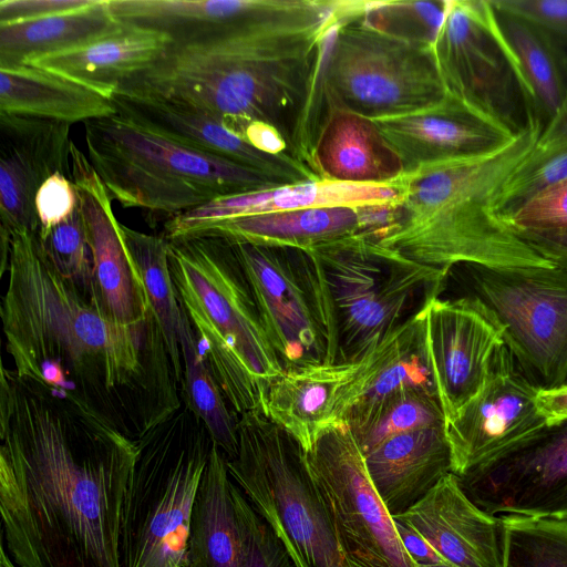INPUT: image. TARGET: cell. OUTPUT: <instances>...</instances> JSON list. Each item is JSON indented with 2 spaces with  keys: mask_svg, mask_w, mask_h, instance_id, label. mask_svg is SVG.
<instances>
[{
  "mask_svg": "<svg viewBox=\"0 0 567 567\" xmlns=\"http://www.w3.org/2000/svg\"><path fill=\"white\" fill-rule=\"evenodd\" d=\"M1 546L17 567H123L136 442L1 367Z\"/></svg>",
  "mask_w": 567,
  "mask_h": 567,
  "instance_id": "cell-1",
  "label": "cell"
},
{
  "mask_svg": "<svg viewBox=\"0 0 567 567\" xmlns=\"http://www.w3.org/2000/svg\"><path fill=\"white\" fill-rule=\"evenodd\" d=\"M0 315L14 373L87 409L137 442L181 406L178 381L153 317L109 319L54 268L38 231L12 234Z\"/></svg>",
  "mask_w": 567,
  "mask_h": 567,
  "instance_id": "cell-2",
  "label": "cell"
},
{
  "mask_svg": "<svg viewBox=\"0 0 567 567\" xmlns=\"http://www.w3.org/2000/svg\"><path fill=\"white\" fill-rule=\"evenodd\" d=\"M342 6L311 0L296 11L177 35L152 68L122 86L198 110L236 134L248 123L267 124L291 151Z\"/></svg>",
  "mask_w": 567,
  "mask_h": 567,
  "instance_id": "cell-3",
  "label": "cell"
},
{
  "mask_svg": "<svg viewBox=\"0 0 567 567\" xmlns=\"http://www.w3.org/2000/svg\"><path fill=\"white\" fill-rule=\"evenodd\" d=\"M543 125L530 115L508 143L481 155L444 161L403 174L402 199L388 227L371 239L415 262L452 270L557 267L499 214L504 185L535 150Z\"/></svg>",
  "mask_w": 567,
  "mask_h": 567,
  "instance_id": "cell-4",
  "label": "cell"
},
{
  "mask_svg": "<svg viewBox=\"0 0 567 567\" xmlns=\"http://www.w3.org/2000/svg\"><path fill=\"white\" fill-rule=\"evenodd\" d=\"M178 300L214 377L238 415L261 412L266 384L282 372L233 244L168 239Z\"/></svg>",
  "mask_w": 567,
  "mask_h": 567,
  "instance_id": "cell-5",
  "label": "cell"
},
{
  "mask_svg": "<svg viewBox=\"0 0 567 567\" xmlns=\"http://www.w3.org/2000/svg\"><path fill=\"white\" fill-rule=\"evenodd\" d=\"M89 161L112 199L168 219L215 198L281 184L227 158L185 146L118 112L84 123Z\"/></svg>",
  "mask_w": 567,
  "mask_h": 567,
  "instance_id": "cell-6",
  "label": "cell"
},
{
  "mask_svg": "<svg viewBox=\"0 0 567 567\" xmlns=\"http://www.w3.org/2000/svg\"><path fill=\"white\" fill-rule=\"evenodd\" d=\"M213 444L186 405L136 442L123 567H187L192 512Z\"/></svg>",
  "mask_w": 567,
  "mask_h": 567,
  "instance_id": "cell-7",
  "label": "cell"
},
{
  "mask_svg": "<svg viewBox=\"0 0 567 567\" xmlns=\"http://www.w3.org/2000/svg\"><path fill=\"white\" fill-rule=\"evenodd\" d=\"M227 468L295 567H351L305 451L262 412L239 415L238 449Z\"/></svg>",
  "mask_w": 567,
  "mask_h": 567,
  "instance_id": "cell-8",
  "label": "cell"
},
{
  "mask_svg": "<svg viewBox=\"0 0 567 567\" xmlns=\"http://www.w3.org/2000/svg\"><path fill=\"white\" fill-rule=\"evenodd\" d=\"M333 295L340 363L359 362L431 299L451 270L425 266L355 233L310 248Z\"/></svg>",
  "mask_w": 567,
  "mask_h": 567,
  "instance_id": "cell-9",
  "label": "cell"
},
{
  "mask_svg": "<svg viewBox=\"0 0 567 567\" xmlns=\"http://www.w3.org/2000/svg\"><path fill=\"white\" fill-rule=\"evenodd\" d=\"M282 371L340 363L338 312L311 249L233 243Z\"/></svg>",
  "mask_w": 567,
  "mask_h": 567,
  "instance_id": "cell-10",
  "label": "cell"
},
{
  "mask_svg": "<svg viewBox=\"0 0 567 567\" xmlns=\"http://www.w3.org/2000/svg\"><path fill=\"white\" fill-rule=\"evenodd\" d=\"M337 24L323 64L334 105L377 118L414 112L446 96L433 47L380 30L358 13Z\"/></svg>",
  "mask_w": 567,
  "mask_h": 567,
  "instance_id": "cell-11",
  "label": "cell"
},
{
  "mask_svg": "<svg viewBox=\"0 0 567 567\" xmlns=\"http://www.w3.org/2000/svg\"><path fill=\"white\" fill-rule=\"evenodd\" d=\"M463 267L525 374L540 389L567 383V270Z\"/></svg>",
  "mask_w": 567,
  "mask_h": 567,
  "instance_id": "cell-12",
  "label": "cell"
},
{
  "mask_svg": "<svg viewBox=\"0 0 567 567\" xmlns=\"http://www.w3.org/2000/svg\"><path fill=\"white\" fill-rule=\"evenodd\" d=\"M305 457L351 567H419L403 547L347 424L326 426Z\"/></svg>",
  "mask_w": 567,
  "mask_h": 567,
  "instance_id": "cell-13",
  "label": "cell"
},
{
  "mask_svg": "<svg viewBox=\"0 0 567 567\" xmlns=\"http://www.w3.org/2000/svg\"><path fill=\"white\" fill-rule=\"evenodd\" d=\"M446 93L517 134L533 113L493 27L489 0H447L433 44Z\"/></svg>",
  "mask_w": 567,
  "mask_h": 567,
  "instance_id": "cell-14",
  "label": "cell"
},
{
  "mask_svg": "<svg viewBox=\"0 0 567 567\" xmlns=\"http://www.w3.org/2000/svg\"><path fill=\"white\" fill-rule=\"evenodd\" d=\"M539 388L506 342L477 393L445 423L451 472L463 477L518 451L548 426L536 406Z\"/></svg>",
  "mask_w": 567,
  "mask_h": 567,
  "instance_id": "cell-15",
  "label": "cell"
},
{
  "mask_svg": "<svg viewBox=\"0 0 567 567\" xmlns=\"http://www.w3.org/2000/svg\"><path fill=\"white\" fill-rule=\"evenodd\" d=\"M424 309L427 352L446 423L483 385L505 332L494 312L472 295L436 297Z\"/></svg>",
  "mask_w": 567,
  "mask_h": 567,
  "instance_id": "cell-16",
  "label": "cell"
},
{
  "mask_svg": "<svg viewBox=\"0 0 567 567\" xmlns=\"http://www.w3.org/2000/svg\"><path fill=\"white\" fill-rule=\"evenodd\" d=\"M460 480L470 498L492 515L567 518V422Z\"/></svg>",
  "mask_w": 567,
  "mask_h": 567,
  "instance_id": "cell-17",
  "label": "cell"
},
{
  "mask_svg": "<svg viewBox=\"0 0 567 567\" xmlns=\"http://www.w3.org/2000/svg\"><path fill=\"white\" fill-rule=\"evenodd\" d=\"M71 162L92 256L94 302L117 324H144L152 312L121 224L113 213L112 198L87 156L74 143Z\"/></svg>",
  "mask_w": 567,
  "mask_h": 567,
  "instance_id": "cell-18",
  "label": "cell"
},
{
  "mask_svg": "<svg viewBox=\"0 0 567 567\" xmlns=\"http://www.w3.org/2000/svg\"><path fill=\"white\" fill-rule=\"evenodd\" d=\"M70 126L0 113V228L11 235L39 230V188L55 173L72 179Z\"/></svg>",
  "mask_w": 567,
  "mask_h": 567,
  "instance_id": "cell-19",
  "label": "cell"
},
{
  "mask_svg": "<svg viewBox=\"0 0 567 567\" xmlns=\"http://www.w3.org/2000/svg\"><path fill=\"white\" fill-rule=\"evenodd\" d=\"M112 101L116 112L166 137L265 173L281 184L318 179L297 158L261 152L219 120L187 105L127 86L120 87Z\"/></svg>",
  "mask_w": 567,
  "mask_h": 567,
  "instance_id": "cell-20",
  "label": "cell"
},
{
  "mask_svg": "<svg viewBox=\"0 0 567 567\" xmlns=\"http://www.w3.org/2000/svg\"><path fill=\"white\" fill-rule=\"evenodd\" d=\"M370 120L400 156L404 174L488 153L516 135L449 94L414 112Z\"/></svg>",
  "mask_w": 567,
  "mask_h": 567,
  "instance_id": "cell-21",
  "label": "cell"
},
{
  "mask_svg": "<svg viewBox=\"0 0 567 567\" xmlns=\"http://www.w3.org/2000/svg\"><path fill=\"white\" fill-rule=\"evenodd\" d=\"M393 518L422 536L453 567H504L501 517L476 505L452 472Z\"/></svg>",
  "mask_w": 567,
  "mask_h": 567,
  "instance_id": "cell-22",
  "label": "cell"
},
{
  "mask_svg": "<svg viewBox=\"0 0 567 567\" xmlns=\"http://www.w3.org/2000/svg\"><path fill=\"white\" fill-rule=\"evenodd\" d=\"M402 199L398 182L352 184L312 179L215 198L169 218L167 239L188 237L224 220L250 215L328 207H372L398 204Z\"/></svg>",
  "mask_w": 567,
  "mask_h": 567,
  "instance_id": "cell-23",
  "label": "cell"
},
{
  "mask_svg": "<svg viewBox=\"0 0 567 567\" xmlns=\"http://www.w3.org/2000/svg\"><path fill=\"white\" fill-rule=\"evenodd\" d=\"M424 307L359 361L354 377L336 399L330 424L351 425L385 399L406 389L436 393L426 346Z\"/></svg>",
  "mask_w": 567,
  "mask_h": 567,
  "instance_id": "cell-24",
  "label": "cell"
},
{
  "mask_svg": "<svg viewBox=\"0 0 567 567\" xmlns=\"http://www.w3.org/2000/svg\"><path fill=\"white\" fill-rule=\"evenodd\" d=\"M174 38L164 31L120 21L117 27L80 47L29 60L112 100L118 89L152 68Z\"/></svg>",
  "mask_w": 567,
  "mask_h": 567,
  "instance_id": "cell-25",
  "label": "cell"
},
{
  "mask_svg": "<svg viewBox=\"0 0 567 567\" xmlns=\"http://www.w3.org/2000/svg\"><path fill=\"white\" fill-rule=\"evenodd\" d=\"M308 167L317 178L352 184H390L404 174L400 156L372 120L331 102Z\"/></svg>",
  "mask_w": 567,
  "mask_h": 567,
  "instance_id": "cell-26",
  "label": "cell"
},
{
  "mask_svg": "<svg viewBox=\"0 0 567 567\" xmlns=\"http://www.w3.org/2000/svg\"><path fill=\"white\" fill-rule=\"evenodd\" d=\"M364 461L388 512L401 515L451 473L445 424L392 436L367 453Z\"/></svg>",
  "mask_w": 567,
  "mask_h": 567,
  "instance_id": "cell-27",
  "label": "cell"
},
{
  "mask_svg": "<svg viewBox=\"0 0 567 567\" xmlns=\"http://www.w3.org/2000/svg\"><path fill=\"white\" fill-rule=\"evenodd\" d=\"M359 365L344 362L282 371L266 384L261 412L307 452L330 424L336 399Z\"/></svg>",
  "mask_w": 567,
  "mask_h": 567,
  "instance_id": "cell-28",
  "label": "cell"
},
{
  "mask_svg": "<svg viewBox=\"0 0 567 567\" xmlns=\"http://www.w3.org/2000/svg\"><path fill=\"white\" fill-rule=\"evenodd\" d=\"M492 8L495 33L528 110L544 128L559 114L567 96V54L535 25Z\"/></svg>",
  "mask_w": 567,
  "mask_h": 567,
  "instance_id": "cell-29",
  "label": "cell"
},
{
  "mask_svg": "<svg viewBox=\"0 0 567 567\" xmlns=\"http://www.w3.org/2000/svg\"><path fill=\"white\" fill-rule=\"evenodd\" d=\"M0 113L73 124L116 113L111 99L30 64L0 66Z\"/></svg>",
  "mask_w": 567,
  "mask_h": 567,
  "instance_id": "cell-30",
  "label": "cell"
},
{
  "mask_svg": "<svg viewBox=\"0 0 567 567\" xmlns=\"http://www.w3.org/2000/svg\"><path fill=\"white\" fill-rule=\"evenodd\" d=\"M361 224L360 208H309L233 218L214 224L192 236L220 237L233 243L261 246L310 249L353 235L360 230Z\"/></svg>",
  "mask_w": 567,
  "mask_h": 567,
  "instance_id": "cell-31",
  "label": "cell"
},
{
  "mask_svg": "<svg viewBox=\"0 0 567 567\" xmlns=\"http://www.w3.org/2000/svg\"><path fill=\"white\" fill-rule=\"evenodd\" d=\"M227 457L213 444L189 525L187 567H243Z\"/></svg>",
  "mask_w": 567,
  "mask_h": 567,
  "instance_id": "cell-32",
  "label": "cell"
},
{
  "mask_svg": "<svg viewBox=\"0 0 567 567\" xmlns=\"http://www.w3.org/2000/svg\"><path fill=\"white\" fill-rule=\"evenodd\" d=\"M311 0H109L123 22L164 31L173 38L246 19L287 13Z\"/></svg>",
  "mask_w": 567,
  "mask_h": 567,
  "instance_id": "cell-33",
  "label": "cell"
},
{
  "mask_svg": "<svg viewBox=\"0 0 567 567\" xmlns=\"http://www.w3.org/2000/svg\"><path fill=\"white\" fill-rule=\"evenodd\" d=\"M120 20L109 0L38 19L0 23V66L24 64L42 55L65 51L113 30Z\"/></svg>",
  "mask_w": 567,
  "mask_h": 567,
  "instance_id": "cell-34",
  "label": "cell"
},
{
  "mask_svg": "<svg viewBox=\"0 0 567 567\" xmlns=\"http://www.w3.org/2000/svg\"><path fill=\"white\" fill-rule=\"evenodd\" d=\"M122 233L137 267L150 309L163 334L171 362L181 385L183 362L181 331L183 309L169 269V244L162 235H148L121 224Z\"/></svg>",
  "mask_w": 567,
  "mask_h": 567,
  "instance_id": "cell-35",
  "label": "cell"
},
{
  "mask_svg": "<svg viewBox=\"0 0 567 567\" xmlns=\"http://www.w3.org/2000/svg\"><path fill=\"white\" fill-rule=\"evenodd\" d=\"M181 352L183 362L181 396L185 405L204 423L214 444L227 458H231L238 449L239 415L227 402L184 310Z\"/></svg>",
  "mask_w": 567,
  "mask_h": 567,
  "instance_id": "cell-36",
  "label": "cell"
},
{
  "mask_svg": "<svg viewBox=\"0 0 567 567\" xmlns=\"http://www.w3.org/2000/svg\"><path fill=\"white\" fill-rule=\"evenodd\" d=\"M443 424L445 416L437 394L413 388L385 399L348 427L365 455L392 436Z\"/></svg>",
  "mask_w": 567,
  "mask_h": 567,
  "instance_id": "cell-37",
  "label": "cell"
},
{
  "mask_svg": "<svg viewBox=\"0 0 567 567\" xmlns=\"http://www.w3.org/2000/svg\"><path fill=\"white\" fill-rule=\"evenodd\" d=\"M504 567H567V518L499 515Z\"/></svg>",
  "mask_w": 567,
  "mask_h": 567,
  "instance_id": "cell-38",
  "label": "cell"
},
{
  "mask_svg": "<svg viewBox=\"0 0 567 567\" xmlns=\"http://www.w3.org/2000/svg\"><path fill=\"white\" fill-rule=\"evenodd\" d=\"M446 6L447 0L359 1L357 13L380 30L433 47Z\"/></svg>",
  "mask_w": 567,
  "mask_h": 567,
  "instance_id": "cell-39",
  "label": "cell"
},
{
  "mask_svg": "<svg viewBox=\"0 0 567 567\" xmlns=\"http://www.w3.org/2000/svg\"><path fill=\"white\" fill-rule=\"evenodd\" d=\"M538 144V143H537ZM567 179V143L535 150L504 185L497 209L506 218L523 205Z\"/></svg>",
  "mask_w": 567,
  "mask_h": 567,
  "instance_id": "cell-40",
  "label": "cell"
},
{
  "mask_svg": "<svg viewBox=\"0 0 567 567\" xmlns=\"http://www.w3.org/2000/svg\"><path fill=\"white\" fill-rule=\"evenodd\" d=\"M39 238L56 271L94 301L92 256L80 204L69 219Z\"/></svg>",
  "mask_w": 567,
  "mask_h": 567,
  "instance_id": "cell-41",
  "label": "cell"
},
{
  "mask_svg": "<svg viewBox=\"0 0 567 567\" xmlns=\"http://www.w3.org/2000/svg\"><path fill=\"white\" fill-rule=\"evenodd\" d=\"M231 494L243 551V567H295L272 528L255 511L234 483Z\"/></svg>",
  "mask_w": 567,
  "mask_h": 567,
  "instance_id": "cell-42",
  "label": "cell"
},
{
  "mask_svg": "<svg viewBox=\"0 0 567 567\" xmlns=\"http://www.w3.org/2000/svg\"><path fill=\"white\" fill-rule=\"evenodd\" d=\"M506 221L518 233L567 229V179L523 205Z\"/></svg>",
  "mask_w": 567,
  "mask_h": 567,
  "instance_id": "cell-43",
  "label": "cell"
},
{
  "mask_svg": "<svg viewBox=\"0 0 567 567\" xmlns=\"http://www.w3.org/2000/svg\"><path fill=\"white\" fill-rule=\"evenodd\" d=\"M491 2L496 9L538 28L567 54V0H491Z\"/></svg>",
  "mask_w": 567,
  "mask_h": 567,
  "instance_id": "cell-44",
  "label": "cell"
},
{
  "mask_svg": "<svg viewBox=\"0 0 567 567\" xmlns=\"http://www.w3.org/2000/svg\"><path fill=\"white\" fill-rule=\"evenodd\" d=\"M39 236L69 219L79 208V196L73 181L62 173L49 177L35 196Z\"/></svg>",
  "mask_w": 567,
  "mask_h": 567,
  "instance_id": "cell-45",
  "label": "cell"
},
{
  "mask_svg": "<svg viewBox=\"0 0 567 567\" xmlns=\"http://www.w3.org/2000/svg\"><path fill=\"white\" fill-rule=\"evenodd\" d=\"M93 0H1L0 23L32 20L87 6Z\"/></svg>",
  "mask_w": 567,
  "mask_h": 567,
  "instance_id": "cell-46",
  "label": "cell"
},
{
  "mask_svg": "<svg viewBox=\"0 0 567 567\" xmlns=\"http://www.w3.org/2000/svg\"><path fill=\"white\" fill-rule=\"evenodd\" d=\"M519 234L556 266L567 270V229Z\"/></svg>",
  "mask_w": 567,
  "mask_h": 567,
  "instance_id": "cell-47",
  "label": "cell"
},
{
  "mask_svg": "<svg viewBox=\"0 0 567 567\" xmlns=\"http://www.w3.org/2000/svg\"><path fill=\"white\" fill-rule=\"evenodd\" d=\"M536 406L548 427L567 422V383L549 389L539 388Z\"/></svg>",
  "mask_w": 567,
  "mask_h": 567,
  "instance_id": "cell-48",
  "label": "cell"
},
{
  "mask_svg": "<svg viewBox=\"0 0 567 567\" xmlns=\"http://www.w3.org/2000/svg\"><path fill=\"white\" fill-rule=\"evenodd\" d=\"M395 526L403 547L419 565L451 566L422 536L395 519ZM453 567V566H452Z\"/></svg>",
  "mask_w": 567,
  "mask_h": 567,
  "instance_id": "cell-49",
  "label": "cell"
},
{
  "mask_svg": "<svg viewBox=\"0 0 567 567\" xmlns=\"http://www.w3.org/2000/svg\"><path fill=\"white\" fill-rule=\"evenodd\" d=\"M565 143H567V96L559 114L542 130L537 145L549 147Z\"/></svg>",
  "mask_w": 567,
  "mask_h": 567,
  "instance_id": "cell-50",
  "label": "cell"
},
{
  "mask_svg": "<svg viewBox=\"0 0 567 567\" xmlns=\"http://www.w3.org/2000/svg\"><path fill=\"white\" fill-rule=\"evenodd\" d=\"M0 567H17L16 564L3 549H1L0 554Z\"/></svg>",
  "mask_w": 567,
  "mask_h": 567,
  "instance_id": "cell-51",
  "label": "cell"
},
{
  "mask_svg": "<svg viewBox=\"0 0 567 567\" xmlns=\"http://www.w3.org/2000/svg\"><path fill=\"white\" fill-rule=\"evenodd\" d=\"M419 567H452V566H449V565H421Z\"/></svg>",
  "mask_w": 567,
  "mask_h": 567,
  "instance_id": "cell-52",
  "label": "cell"
}]
</instances>
